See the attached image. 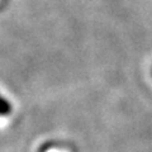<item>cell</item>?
I'll list each match as a JSON object with an SVG mask.
<instances>
[{"instance_id": "1", "label": "cell", "mask_w": 152, "mask_h": 152, "mask_svg": "<svg viewBox=\"0 0 152 152\" xmlns=\"http://www.w3.org/2000/svg\"><path fill=\"white\" fill-rule=\"evenodd\" d=\"M12 104L9 103L4 96L0 95V115H8L12 113Z\"/></svg>"}, {"instance_id": "2", "label": "cell", "mask_w": 152, "mask_h": 152, "mask_svg": "<svg viewBox=\"0 0 152 152\" xmlns=\"http://www.w3.org/2000/svg\"><path fill=\"white\" fill-rule=\"evenodd\" d=\"M9 0H0V12H3V9L8 5Z\"/></svg>"}]
</instances>
